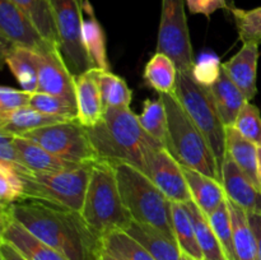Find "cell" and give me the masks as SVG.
<instances>
[{"mask_svg":"<svg viewBox=\"0 0 261 260\" xmlns=\"http://www.w3.org/2000/svg\"><path fill=\"white\" fill-rule=\"evenodd\" d=\"M9 211L14 221L68 260L101 259L103 239L89 227L81 212L32 198L20 199Z\"/></svg>","mask_w":261,"mask_h":260,"instance_id":"cell-1","label":"cell"},{"mask_svg":"<svg viewBox=\"0 0 261 260\" xmlns=\"http://www.w3.org/2000/svg\"><path fill=\"white\" fill-rule=\"evenodd\" d=\"M86 129L101 160L127 163L144 175L153 153L166 148L143 129L130 107L107 109L101 122Z\"/></svg>","mask_w":261,"mask_h":260,"instance_id":"cell-2","label":"cell"},{"mask_svg":"<svg viewBox=\"0 0 261 260\" xmlns=\"http://www.w3.org/2000/svg\"><path fill=\"white\" fill-rule=\"evenodd\" d=\"M84 221L103 239L117 231H126L134 221L122 203L115 165L99 158L92 166L83 208Z\"/></svg>","mask_w":261,"mask_h":260,"instance_id":"cell-3","label":"cell"},{"mask_svg":"<svg viewBox=\"0 0 261 260\" xmlns=\"http://www.w3.org/2000/svg\"><path fill=\"white\" fill-rule=\"evenodd\" d=\"M114 165L122 203L133 219L160 229L168 239L176 241L172 226V201L134 166L127 163Z\"/></svg>","mask_w":261,"mask_h":260,"instance_id":"cell-4","label":"cell"},{"mask_svg":"<svg viewBox=\"0 0 261 260\" xmlns=\"http://www.w3.org/2000/svg\"><path fill=\"white\" fill-rule=\"evenodd\" d=\"M165 102L168 116V134L166 148L180 165L201 172L222 183L211 145L175 94H160Z\"/></svg>","mask_w":261,"mask_h":260,"instance_id":"cell-5","label":"cell"},{"mask_svg":"<svg viewBox=\"0 0 261 260\" xmlns=\"http://www.w3.org/2000/svg\"><path fill=\"white\" fill-rule=\"evenodd\" d=\"M175 96L211 145L222 172L227 154L226 126L219 116L209 87L198 81L195 70L191 73L178 71Z\"/></svg>","mask_w":261,"mask_h":260,"instance_id":"cell-6","label":"cell"},{"mask_svg":"<svg viewBox=\"0 0 261 260\" xmlns=\"http://www.w3.org/2000/svg\"><path fill=\"white\" fill-rule=\"evenodd\" d=\"M92 166L93 163L81 166L74 170L48 173L31 172L27 168H15L24 185L23 198L40 199L81 212Z\"/></svg>","mask_w":261,"mask_h":260,"instance_id":"cell-7","label":"cell"},{"mask_svg":"<svg viewBox=\"0 0 261 260\" xmlns=\"http://www.w3.org/2000/svg\"><path fill=\"white\" fill-rule=\"evenodd\" d=\"M37 143L61 160L78 165H92L99 160L87 129L78 120L58 122L22 135Z\"/></svg>","mask_w":261,"mask_h":260,"instance_id":"cell-8","label":"cell"},{"mask_svg":"<svg viewBox=\"0 0 261 260\" xmlns=\"http://www.w3.org/2000/svg\"><path fill=\"white\" fill-rule=\"evenodd\" d=\"M184 0H162L157 53L170 56L181 73L195 70Z\"/></svg>","mask_w":261,"mask_h":260,"instance_id":"cell-9","label":"cell"},{"mask_svg":"<svg viewBox=\"0 0 261 260\" xmlns=\"http://www.w3.org/2000/svg\"><path fill=\"white\" fill-rule=\"evenodd\" d=\"M60 37V53L74 76L91 70L84 48L83 20L86 0H50Z\"/></svg>","mask_w":261,"mask_h":260,"instance_id":"cell-10","label":"cell"},{"mask_svg":"<svg viewBox=\"0 0 261 260\" xmlns=\"http://www.w3.org/2000/svg\"><path fill=\"white\" fill-rule=\"evenodd\" d=\"M54 47L59 46L46 40L17 5L10 0H0V50L25 48L33 53H45Z\"/></svg>","mask_w":261,"mask_h":260,"instance_id":"cell-11","label":"cell"},{"mask_svg":"<svg viewBox=\"0 0 261 260\" xmlns=\"http://www.w3.org/2000/svg\"><path fill=\"white\" fill-rule=\"evenodd\" d=\"M145 175L173 203L193 201L182 165L175 160L167 148H162L153 153Z\"/></svg>","mask_w":261,"mask_h":260,"instance_id":"cell-12","label":"cell"},{"mask_svg":"<svg viewBox=\"0 0 261 260\" xmlns=\"http://www.w3.org/2000/svg\"><path fill=\"white\" fill-rule=\"evenodd\" d=\"M40 93L54 94L69 101H75V76L71 74L60 53L54 47L45 53H35Z\"/></svg>","mask_w":261,"mask_h":260,"instance_id":"cell-13","label":"cell"},{"mask_svg":"<svg viewBox=\"0 0 261 260\" xmlns=\"http://www.w3.org/2000/svg\"><path fill=\"white\" fill-rule=\"evenodd\" d=\"M0 240L12 245L27 260H68L61 252L31 233L10 216L9 206L0 208Z\"/></svg>","mask_w":261,"mask_h":260,"instance_id":"cell-14","label":"cell"},{"mask_svg":"<svg viewBox=\"0 0 261 260\" xmlns=\"http://www.w3.org/2000/svg\"><path fill=\"white\" fill-rule=\"evenodd\" d=\"M222 185L228 200L246 213H261V190L227 153L222 166Z\"/></svg>","mask_w":261,"mask_h":260,"instance_id":"cell-15","label":"cell"},{"mask_svg":"<svg viewBox=\"0 0 261 260\" xmlns=\"http://www.w3.org/2000/svg\"><path fill=\"white\" fill-rule=\"evenodd\" d=\"M257 60L259 45L244 43L236 55L221 65L232 82L241 89L247 101H251L257 93Z\"/></svg>","mask_w":261,"mask_h":260,"instance_id":"cell-16","label":"cell"},{"mask_svg":"<svg viewBox=\"0 0 261 260\" xmlns=\"http://www.w3.org/2000/svg\"><path fill=\"white\" fill-rule=\"evenodd\" d=\"M75 101L78 109L76 120L84 127H92L103 120L106 110L93 69L75 76Z\"/></svg>","mask_w":261,"mask_h":260,"instance_id":"cell-17","label":"cell"},{"mask_svg":"<svg viewBox=\"0 0 261 260\" xmlns=\"http://www.w3.org/2000/svg\"><path fill=\"white\" fill-rule=\"evenodd\" d=\"M14 143L15 147H17L18 155H19L20 165L31 172H60V171L74 170V168L84 166L61 160V158L56 157L55 154L48 152L47 149L41 147L40 144L23 137H15Z\"/></svg>","mask_w":261,"mask_h":260,"instance_id":"cell-18","label":"cell"},{"mask_svg":"<svg viewBox=\"0 0 261 260\" xmlns=\"http://www.w3.org/2000/svg\"><path fill=\"white\" fill-rule=\"evenodd\" d=\"M208 87L224 126H233L242 107L250 101H247L241 89L232 82L222 66L219 68L218 75Z\"/></svg>","mask_w":261,"mask_h":260,"instance_id":"cell-19","label":"cell"},{"mask_svg":"<svg viewBox=\"0 0 261 260\" xmlns=\"http://www.w3.org/2000/svg\"><path fill=\"white\" fill-rule=\"evenodd\" d=\"M64 121H69V119L43 114L33 107L25 106L14 111L0 112V133L22 137L25 133Z\"/></svg>","mask_w":261,"mask_h":260,"instance_id":"cell-20","label":"cell"},{"mask_svg":"<svg viewBox=\"0 0 261 260\" xmlns=\"http://www.w3.org/2000/svg\"><path fill=\"white\" fill-rule=\"evenodd\" d=\"M182 170L193 201L206 217H209L227 199L223 185L199 171L191 170L185 166H182Z\"/></svg>","mask_w":261,"mask_h":260,"instance_id":"cell-21","label":"cell"},{"mask_svg":"<svg viewBox=\"0 0 261 260\" xmlns=\"http://www.w3.org/2000/svg\"><path fill=\"white\" fill-rule=\"evenodd\" d=\"M82 36H83L84 48H86L87 55L91 61L92 69L110 70L106 50V35H105V31L99 24L98 19L96 18L94 9L89 0H86L84 3V20Z\"/></svg>","mask_w":261,"mask_h":260,"instance_id":"cell-22","label":"cell"},{"mask_svg":"<svg viewBox=\"0 0 261 260\" xmlns=\"http://www.w3.org/2000/svg\"><path fill=\"white\" fill-rule=\"evenodd\" d=\"M227 153L233 158L241 171L261 190L259 171V147L242 137L233 126L226 127Z\"/></svg>","mask_w":261,"mask_h":260,"instance_id":"cell-23","label":"cell"},{"mask_svg":"<svg viewBox=\"0 0 261 260\" xmlns=\"http://www.w3.org/2000/svg\"><path fill=\"white\" fill-rule=\"evenodd\" d=\"M125 232L142 244L155 260H181L182 251L177 242L168 239L160 229L133 221Z\"/></svg>","mask_w":261,"mask_h":260,"instance_id":"cell-24","label":"cell"},{"mask_svg":"<svg viewBox=\"0 0 261 260\" xmlns=\"http://www.w3.org/2000/svg\"><path fill=\"white\" fill-rule=\"evenodd\" d=\"M178 69L175 61L166 54L155 53L144 69V81L158 94H175Z\"/></svg>","mask_w":261,"mask_h":260,"instance_id":"cell-25","label":"cell"},{"mask_svg":"<svg viewBox=\"0 0 261 260\" xmlns=\"http://www.w3.org/2000/svg\"><path fill=\"white\" fill-rule=\"evenodd\" d=\"M2 58L23 91L36 93L38 86V75L35 53L25 48H9V50L2 51Z\"/></svg>","mask_w":261,"mask_h":260,"instance_id":"cell-26","label":"cell"},{"mask_svg":"<svg viewBox=\"0 0 261 260\" xmlns=\"http://www.w3.org/2000/svg\"><path fill=\"white\" fill-rule=\"evenodd\" d=\"M227 201H228L229 213H231L237 260H259L256 239L250 226L247 213L228 199Z\"/></svg>","mask_w":261,"mask_h":260,"instance_id":"cell-27","label":"cell"},{"mask_svg":"<svg viewBox=\"0 0 261 260\" xmlns=\"http://www.w3.org/2000/svg\"><path fill=\"white\" fill-rule=\"evenodd\" d=\"M10 2L17 5L32 20L33 24L38 28L46 40L60 47L58 24L50 0H10Z\"/></svg>","mask_w":261,"mask_h":260,"instance_id":"cell-28","label":"cell"},{"mask_svg":"<svg viewBox=\"0 0 261 260\" xmlns=\"http://www.w3.org/2000/svg\"><path fill=\"white\" fill-rule=\"evenodd\" d=\"M184 204L188 208L191 221H193L196 239L203 252L204 260H228L208 217L198 208L194 201Z\"/></svg>","mask_w":261,"mask_h":260,"instance_id":"cell-29","label":"cell"},{"mask_svg":"<svg viewBox=\"0 0 261 260\" xmlns=\"http://www.w3.org/2000/svg\"><path fill=\"white\" fill-rule=\"evenodd\" d=\"M105 110L127 109L133 99V93L124 78L111 73L110 70L93 69Z\"/></svg>","mask_w":261,"mask_h":260,"instance_id":"cell-30","label":"cell"},{"mask_svg":"<svg viewBox=\"0 0 261 260\" xmlns=\"http://www.w3.org/2000/svg\"><path fill=\"white\" fill-rule=\"evenodd\" d=\"M172 226L176 241L182 254L189 255L194 260H204L203 252L196 239L193 221L184 203L172 201Z\"/></svg>","mask_w":261,"mask_h":260,"instance_id":"cell-31","label":"cell"},{"mask_svg":"<svg viewBox=\"0 0 261 260\" xmlns=\"http://www.w3.org/2000/svg\"><path fill=\"white\" fill-rule=\"evenodd\" d=\"M103 251L117 260H155L154 256L125 231L103 237Z\"/></svg>","mask_w":261,"mask_h":260,"instance_id":"cell-32","label":"cell"},{"mask_svg":"<svg viewBox=\"0 0 261 260\" xmlns=\"http://www.w3.org/2000/svg\"><path fill=\"white\" fill-rule=\"evenodd\" d=\"M140 125L152 138L166 147L168 134V116L165 102L158 96L157 99H145L142 114L138 115Z\"/></svg>","mask_w":261,"mask_h":260,"instance_id":"cell-33","label":"cell"},{"mask_svg":"<svg viewBox=\"0 0 261 260\" xmlns=\"http://www.w3.org/2000/svg\"><path fill=\"white\" fill-rule=\"evenodd\" d=\"M219 242L224 250L227 259L237 260L236 250L233 242V228H232L231 213H229L228 201L226 200L208 217Z\"/></svg>","mask_w":261,"mask_h":260,"instance_id":"cell-34","label":"cell"},{"mask_svg":"<svg viewBox=\"0 0 261 260\" xmlns=\"http://www.w3.org/2000/svg\"><path fill=\"white\" fill-rule=\"evenodd\" d=\"M30 106L43 112V114L61 116L69 120H75L78 117L76 102L69 101V99L54 96V94L36 92L31 97Z\"/></svg>","mask_w":261,"mask_h":260,"instance_id":"cell-35","label":"cell"},{"mask_svg":"<svg viewBox=\"0 0 261 260\" xmlns=\"http://www.w3.org/2000/svg\"><path fill=\"white\" fill-rule=\"evenodd\" d=\"M232 17L236 23L237 32L242 43H261V7L254 9L232 10Z\"/></svg>","mask_w":261,"mask_h":260,"instance_id":"cell-36","label":"cell"},{"mask_svg":"<svg viewBox=\"0 0 261 260\" xmlns=\"http://www.w3.org/2000/svg\"><path fill=\"white\" fill-rule=\"evenodd\" d=\"M24 196V185L14 165L0 161V201L10 206Z\"/></svg>","mask_w":261,"mask_h":260,"instance_id":"cell-37","label":"cell"},{"mask_svg":"<svg viewBox=\"0 0 261 260\" xmlns=\"http://www.w3.org/2000/svg\"><path fill=\"white\" fill-rule=\"evenodd\" d=\"M234 129L244 138L261 147V114L257 106L246 102L237 116L233 125Z\"/></svg>","mask_w":261,"mask_h":260,"instance_id":"cell-38","label":"cell"},{"mask_svg":"<svg viewBox=\"0 0 261 260\" xmlns=\"http://www.w3.org/2000/svg\"><path fill=\"white\" fill-rule=\"evenodd\" d=\"M33 93L23 89H14L3 86L0 88V112H9L30 106Z\"/></svg>","mask_w":261,"mask_h":260,"instance_id":"cell-39","label":"cell"},{"mask_svg":"<svg viewBox=\"0 0 261 260\" xmlns=\"http://www.w3.org/2000/svg\"><path fill=\"white\" fill-rule=\"evenodd\" d=\"M191 14H203L205 17H211L217 10H226V0H185Z\"/></svg>","mask_w":261,"mask_h":260,"instance_id":"cell-40","label":"cell"},{"mask_svg":"<svg viewBox=\"0 0 261 260\" xmlns=\"http://www.w3.org/2000/svg\"><path fill=\"white\" fill-rule=\"evenodd\" d=\"M14 135L0 133V161L14 165L17 168H24L20 165L19 155L14 143Z\"/></svg>","mask_w":261,"mask_h":260,"instance_id":"cell-41","label":"cell"},{"mask_svg":"<svg viewBox=\"0 0 261 260\" xmlns=\"http://www.w3.org/2000/svg\"><path fill=\"white\" fill-rule=\"evenodd\" d=\"M250 226L255 235L257 244V252H259V260H261V213H247Z\"/></svg>","mask_w":261,"mask_h":260,"instance_id":"cell-42","label":"cell"},{"mask_svg":"<svg viewBox=\"0 0 261 260\" xmlns=\"http://www.w3.org/2000/svg\"><path fill=\"white\" fill-rule=\"evenodd\" d=\"M0 259L3 260H27L20 252H18L12 245L0 241Z\"/></svg>","mask_w":261,"mask_h":260,"instance_id":"cell-43","label":"cell"},{"mask_svg":"<svg viewBox=\"0 0 261 260\" xmlns=\"http://www.w3.org/2000/svg\"><path fill=\"white\" fill-rule=\"evenodd\" d=\"M226 4H227V9H228V12L227 13H229V14H232V10L234 9V0H226Z\"/></svg>","mask_w":261,"mask_h":260,"instance_id":"cell-44","label":"cell"},{"mask_svg":"<svg viewBox=\"0 0 261 260\" xmlns=\"http://www.w3.org/2000/svg\"><path fill=\"white\" fill-rule=\"evenodd\" d=\"M99 260H117V259H115L114 256H111V255H109V254H106V252H102V255H101V259Z\"/></svg>","mask_w":261,"mask_h":260,"instance_id":"cell-45","label":"cell"},{"mask_svg":"<svg viewBox=\"0 0 261 260\" xmlns=\"http://www.w3.org/2000/svg\"><path fill=\"white\" fill-rule=\"evenodd\" d=\"M259 171H260V180H261V147H259Z\"/></svg>","mask_w":261,"mask_h":260,"instance_id":"cell-46","label":"cell"},{"mask_svg":"<svg viewBox=\"0 0 261 260\" xmlns=\"http://www.w3.org/2000/svg\"><path fill=\"white\" fill-rule=\"evenodd\" d=\"M181 260H194V259H193V257L189 256V255L182 254V256H181Z\"/></svg>","mask_w":261,"mask_h":260,"instance_id":"cell-47","label":"cell"},{"mask_svg":"<svg viewBox=\"0 0 261 260\" xmlns=\"http://www.w3.org/2000/svg\"><path fill=\"white\" fill-rule=\"evenodd\" d=\"M0 260H3V259H0Z\"/></svg>","mask_w":261,"mask_h":260,"instance_id":"cell-48","label":"cell"}]
</instances>
